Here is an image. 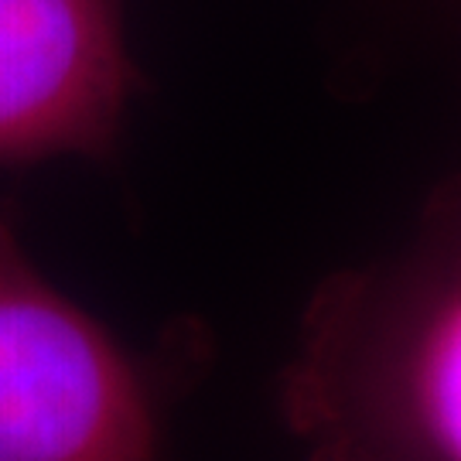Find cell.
Returning <instances> with one entry per match:
<instances>
[{
  "mask_svg": "<svg viewBox=\"0 0 461 461\" xmlns=\"http://www.w3.org/2000/svg\"><path fill=\"white\" fill-rule=\"evenodd\" d=\"M407 400L430 458L461 461V287L441 297L413 335Z\"/></svg>",
  "mask_w": 461,
  "mask_h": 461,
  "instance_id": "3",
  "label": "cell"
},
{
  "mask_svg": "<svg viewBox=\"0 0 461 461\" xmlns=\"http://www.w3.org/2000/svg\"><path fill=\"white\" fill-rule=\"evenodd\" d=\"M133 86L123 0H0V165L106 158Z\"/></svg>",
  "mask_w": 461,
  "mask_h": 461,
  "instance_id": "2",
  "label": "cell"
},
{
  "mask_svg": "<svg viewBox=\"0 0 461 461\" xmlns=\"http://www.w3.org/2000/svg\"><path fill=\"white\" fill-rule=\"evenodd\" d=\"M144 366L51 284L0 212V461H158Z\"/></svg>",
  "mask_w": 461,
  "mask_h": 461,
  "instance_id": "1",
  "label": "cell"
}]
</instances>
